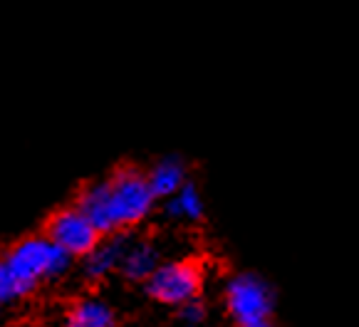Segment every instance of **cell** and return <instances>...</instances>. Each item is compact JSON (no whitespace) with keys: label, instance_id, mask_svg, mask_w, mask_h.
I'll return each instance as SVG.
<instances>
[{"label":"cell","instance_id":"5bb4252c","mask_svg":"<svg viewBox=\"0 0 359 327\" xmlns=\"http://www.w3.org/2000/svg\"><path fill=\"white\" fill-rule=\"evenodd\" d=\"M181 327H201V325H181Z\"/></svg>","mask_w":359,"mask_h":327},{"label":"cell","instance_id":"3957f363","mask_svg":"<svg viewBox=\"0 0 359 327\" xmlns=\"http://www.w3.org/2000/svg\"><path fill=\"white\" fill-rule=\"evenodd\" d=\"M142 285L144 293L154 302L166 307H179L194 298H201L203 268L201 263H196L191 258L161 260V265Z\"/></svg>","mask_w":359,"mask_h":327},{"label":"cell","instance_id":"52a82bcc","mask_svg":"<svg viewBox=\"0 0 359 327\" xmlns=\"http://www.w3.org/2000/svg\"><path fill=\"white\" fill-rule=\"evenodd\" d=\"M161 251L149 238H132L119 265V275L129 283H144L161 265Z\"/></svg>","mask_w":359,"mask_h":327},{"label":"cell","instance_id":"7c38bea8","mask_svg":"<svg viewBox=\"0 0 359 327\" xmlns=\"http://www.w3.org/2000/svg\"><path fill=\"white\" fill-rule=\"evenodd\" d=\"M176 310H179L181 325H203V322H206V315H208L206 302H203L201 298H194V300L179 305Z\"/></svg>","mask_w":359,"mask_h":327},{"label":"cell","instance_id":"8fae6325","mask_svg":"<svg viewBox=\"0 0 359 327\" xmlns=\"http://www.w3.org/2000/svg\"><path fill=\"white\" fill-rule=\"evenodd\" d=\"M27 298L25 288L18 283V278L11 273V268L6 265L3 255H0V305H8V302H15Z\"/></svg>","mask_w":359,"mask_h":327},{"label":"cell","instance_id":"5b68a950","mask_svg":"<svg viewBox=\"0 0 359 327\" xmlns=\"http://www.w3.org/2000/svg\"><path fill=\"white\" fill-rule=\"evenodd\" d=\"M45 236L53 238L60 248H65L74 260L85 258L97 243L102 241V233L77 206H62L48 218Z\"/></svg>","mask_w":359,"mask_h":327},{"label":"cell","instance_id":"30bf717a","mask_svg":"<svg viewBox=\"0 0 359 327\" xmlns=\"http://www.w3.org/2000/svg\"><path fill=\"white\" fill-rule=\"evenodd\" d=\"M62 327H116L114 307L100 298H82L67 310Z\"/></svg>","mask_w":359,"mask_h":327},{"label":"cell","instance_id":"277c9868","mask_svg":"<svg viewBox=\"0 0 359 327\" xmlns=\"http://www.w3.org/2000/svg\"><path fill=\"white\" fill-rule=\"evenodd\" d=\"M223 305L236 325L268 320L275 312V291L263 275L236 273L226 280Z\"/></svg>","mask_w":359,"mask_h":327},{"label":"cell","instance_id":"8992f818","mask_svg":"<svg viewBox=\"0 0 359 327\" xmlns=\"http://www.w3.org/2000/svg\"><path fill=\"white\" fill-rule=\"evenodd\" d=\"M132 238V231H116L102 236V241L85 258H79V263H82L79 270H82L85 280L100 283V280L109 278L111 273H119V265H122V258L127 253V246Z\"/></svg>","mask_w":359,"mask_h":327},{"label":"cell","instance_id":"ba28073f","mask_svg":"<svg viewBox=\"0 0 359 327\" xmlns=\"http://www.w3.org/2000/svg\"><path fill=\"white\" fill-rule=\"evenodd\" d=\"M149 186H151L154 196L158 201L174 196L181 186L189 181V166H186L184 159L179 156H164L154 164L151 169L147 171Z\"/></svg>","mask_w":359,"mask_h":327},{"label":"cell","instance_id":"9c48e42d","mask_svg":"<svg viewBox=\"0 0 359 327\" xmlns=\"http://www.w3.org/2000/svg\"><path fill=\"white\" fill-rule=\"evenodd\" d=\"M164 216L171 221H186V223H198L206 216V203L194 181H186L174 196L164 199Z\"/></svg>","mask_w":359,"mask_h":327},{"label":"cell","instance_id":"9a60e30c","mask_svg":"<svg viewBox=\"0 0 359 327\" xmlns=\"http://www.w3.org/2000/svg\"><path fill=\"white\" fill-rule=\"evenodd\" d=\"M0 307H3V305H0Z\"/></svg>","mask_w":359,"mask_h":327},{"label":"cell","instance_id":"7a4b0ae2","mask_svg":"<svg viewBox=\"0 0 359 327\" xmlns=\"http://www.w3.org/2000/svg\"><path fill=\"white\" fill-rule=\"evenodd\" d=\"M3 260L18 278V283L25 288L27 295L50 280H60L72 270L74 258L65 248H60L53 238L45 233L25 236L15 241L11 248L3 253Z\"/></svg>","mask_w":359,"mask_h":327},{"label":"cell","instance_id":"4fadbf2b","mask_svg":"<svg viewBox=\"0 0 359 327\" xmlns=\"http://www.w3.org/2000/svg\"><path fill=\"white\" fill-rule=\"evenodd\" d=\"M236 327H275L273 317H268V320H255V322H245V325H236Z\"/></svg>","mask_w":359,"mask_h":327},{"label":"cell","instance_id":"6da1fadb","mask_svg":"<svg viewBox=\"0 0 359 327\" xmlns=\"http://www.w3.org/2000/svg\"><path fill=\"white\" fill-rule=\"evenodd\" d=\"M156 203L147 171L137 166H119L104 179L87 184L74 199V206L100 228L102 236L137 228L151 216Z\"/></svg>","mask_w":359,"mask_h":327}]
</instances>
